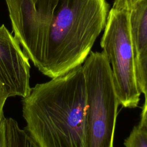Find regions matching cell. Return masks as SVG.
Here are the masks:
<instances>
[{"mask_svg": "<svg viewBox=\"0 0 147 147\" xmlns=\"http://www.w3.org/2000/svg\"><path fill=\"white\" fill-rule=\"evenodd\" d=\"M5 146V130L3 120L0 123V147Z\"/></svg>", "mask_w": 147, "mask_h": 147, "instance_id": "cell-12", "label": "cell"}, {"mask_svg": "<svg viewBox=\"0 0 147 147\" xmlns=\"http://www.w3.org/2000/svg\"><path fill=\"white\" fill-rule=\"evenodd\" d=\"M138 125L147 129V105L142 107L141 118Z\"/></svg>", "mask_w": 147, "mask_h": 147, "instance_id": "cell-11", "label": "cell"}, {"mask_svg": "<svg viewBox=\"0 0 147 147\" xmlns=\"http://www.w3.org/2000/svg\"><path fill=\"white\" fill-rule=\"evenodd\" d=\"M5 130V147H39L25 130L20 127L11 118L3 119Z\"/></svg>", "mask_w": 147, "mask_h": 147, "instance_id": "cell-7", "label": "cell"}, {"mask_svg": "<svg viewBox=\"0 0 147 147\" xmlns=\"http://www.w3.org/2000/svg\"><path fill=\"white\" fill-rule=\"evenodd\" d=\"M129 24L136 58L147 45V0H137L129 7Z\"/></svg>", "mask_w": 147, "mask_h": 147, "instance_id": "cell-6", "label": "cell"}, {"mask_svg": "<svg viewBox=\"0 0 147 147\" xmlns=\"http://www.w3.org/2000/svg\"><path fill=\"white\" fill-rule=\"evenodd\" d=\"M100 47L111 68L119 104L125 108L136 107L141 92L136 79L129 7L113 3L109 11Z\"/></svg>", "mask_w": 147, "mask_h": 147, "instance_id": "cell-4", "label": "cell"}, {"mask_svg": "<svg viewBox=\"0 0 147 147\" xmlns=\"http://www.w3.org/2000/svg\"><path fill=\"white\" fill-rule=\"evenodd\" d=\"M137 1V0H114V3L118 5L129 7L131 4H133Z\"/></svg>", "mask_w": 147, "mask_h": 147, "instance_id": "cell-13", "label": "cell"}, {"mask_svg": "<svg viewBox=\"0 0 147 147\" xmlns=\"http://www.w3.org/2000/svg\"><path fill=\"white\" fill-rule=\"evenodd\" d=\"M8 97L9 96L3 84L0 81V123L5 118L3 115V107Z\"/></svg>", "mask_w": 147, "mask_h": 147, "instance_id": "cell-10", "label": "cell"}, {"mask_svg": "<svg viewBox=\"0 0 147 147\" xmlns=\"http://www.w3.org/2000/svg\"><path fill=\"white\" fill-rule=\"evenodd\" d=\"M14 36L44 75L82 65L104 30L107 0H5Z\"/></svg>", "mask_w": 147, "mask_h": 147, "instance_id": "cell-1", "label": "cell"}, {"mask_svg": "<svg viewBox=\"0 0 147 147\" xmlns=\"http://www.w3.org/2000/svg\"><path fill=\"white\" fill-rule=\"evenodd\" d=\"M136 74L139 89L144 96L142 107L147 105V45L135 58Z\"/></svg>", "mask_w": 147, "mask_h": 147, "instance_id": "cell-8", "label": "cell"}, {"mask_svg": "<svg viewBox=\"0 0 147 147\" xmlns=\"http://www.w3.org/2000/svg\"><path fill=\"white\" fill-rule=\"evenodd\" d=\"M30 65L29 58L16 38L4 24L0 26V81L9 96L29 95Z\"/></svg>", "mask_w": 147, "mask_h": 147, "instance_id": "cell-5", "label": "cell"}, {"mask_svg": "<svg viewBox=\"0 0 147 147\" xmlns=\"http://www.w3.org/2000/svg\"><path fill=\"white\" fill-rule=\"evenodd\" d=\"M86 87L85 147H114L118 107L109 61L91 51L82 64Z\"/></svg>", "mask_w": 147, "mask_h": 147, "instance_id": "cell-3", "label": "cell"}, {"mask_svg": "<svg viewBox=\"0 0 147 147\" xmlns=\"http://www.w3.org/2000/svg\"><path fill=\"white\" fill-rule=\"evenodd\" d=\"M125 147H147V129L138 125L124 141Z\"/></svg>", "mask_w": 147, "mask_h": 147, "instance_id": "cell-9", "label": "cell"}, {"mask_svg": "<svg viewBox=\"0 0 147 147\" xmlns=\"http://www.w3.org/2000/svg\"><path fill=\"white\" fill-rule=\"evenodd\" d=\"M86 111L82 65L37 84L22 100L25 130L39 147H85Z\"/></svg>", "mask_w": 147, "mask_h": 147, "instance_id": "cell-2", "label": "cell"}]
</instances>
